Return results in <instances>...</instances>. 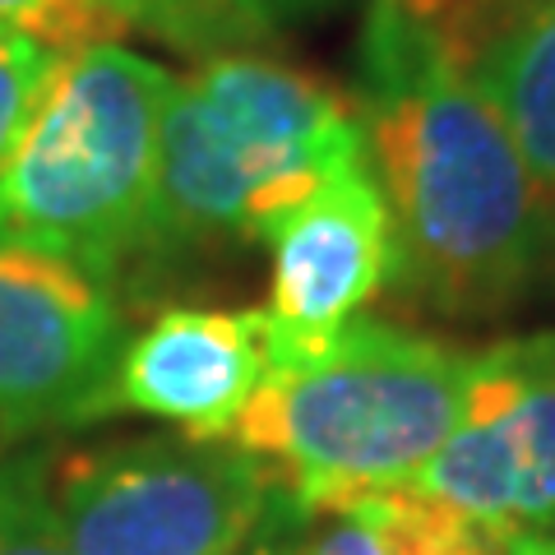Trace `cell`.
I'll use <instances>...</instances> for the list:
<instances>
[{"label": "cell", "instance_id": "6", "mask_svg": "<svg viewBox=\"0 0 555 555\" xmlns=\"http://www.w3.org/2000/svg\"><path fill=\"white\" fill-rule=\"evenodd\" d=\"M126 328L107 287L56 255L0 241V430L69 426L112 408Z\"/></svg>", "mask_w": 555, "mask_h": 555}, {"label": "cell", "instance_id": "1", "mask_svg": "<svg viewBox=\"0 0 555 555\" xmlns=\"http://www.w3.org/2000/svg\"><path fill=\"white\" fill-rule=\"evenodd\" d=\"M357 112L393 214V278L449 315L509 306L542 250L546 208L430 0H371Z\"/></svg>", "mask_w": 555, "mask_h": 555}, {"label": "cell", "instance_id": "14", "mask_svg": "<svg viewBox=\"0 0 555 555\" xmlns=\"http://www.w3.org/2000/svg\"><path fill=\"white\" fill-rule=\"evenodd\" d=\"M328 524L310 537L301 555H398V542L389 532V518L379 509V500L366 495L347 509L324 514Z\"/></svg>", "mask_w": 555, "mask_h": 555}, {"label": "cell", "instance_id": "17", "mask_svg": "<svg viewBox=\"0 0 555 555\" xmlns=\"http://www.w3.org/2000/svg\"><path fill=\"white\" fill-rule=\"evenodd\" d=\"M232 555H278V546L269 542V537H259V532H255L250 542H246V546H236Z\"/></svg>", "mask_w": 555, "mask_h": 555}, {"label": "cell", "instance_id": "5", "mask_svg": "<svg viewBox=\"0 0 555 555\" xmlns=\"http://www.w3.org/2000/svg\"><path fill=\"white\" fill-rule=\"evenodd\" d=\"M278 486L228 440H130L65 454L51 505L69 555H232Z\"/></svg>", "mask_w": 555, "mask_h": 555}, {"label": "cell", "instance_id": "7", "mask_svg": "<svg viewBox=\"0 0 555 555\" xmlns=\"http://www.w3.org/2000/svg\"><path fill=\"white\" fill-rule=\"evenodd\" d=\"M408 491L495 532H555V334L486 347L473 416Z\"/></svg>", "mask_w": 555, "mask_h": 555}, {"label": "cell", "instance_id": "2", "mask_svg": "<svg viewBox=\"0 0 555 555\" xmlns=\"http://www.w3.org/2000/svg\"><path fill=\"white\" fill-rule=\"evenodd\" d=\"M269 371L228 444L250 454L301 514L408 491L473 416L486 347L347 320L297 334L269 315Z\"/></svg>", "mask_w": 555, "mask_h": 555}, {"label": "cell", "instance_id": "12", "mask_svg": "<svg viewBox=\"0 0 555 555\" xmlns=\"http://www.w3.org/2000/svg\"><path fill=\"white\" fill-rule=\"evenodd\" d=\"M0 555H69L51 505V467L33 454L0 463Z\"/></svg>", "mask_w": 555, "mask_h": 555}, {"label": "cell", "instance_id": "16", "mask_svg": "<svg viewBox=\"0 0 555 555\" xmlns=\"http://www.w3.org/2000/svg\"><path fill=\"white\" fill-rule=\"evenodd\" d=\"M509 555H555V532H518L509 537Z\"/></svg>", "mask_w": 555, "mask_h": 555}, {"label": "cell", "instance_id": "9", "mask_svg": "<svg viewBox=\"0 0 555 555\" xmlns=\"http://www.w3.org/2000/svg\"><path fill=\"white\" fill-rule=\"evenodd\" d=\"M269 315L163 310L116 361L112 408L181 426L190 440H228L269 371Z\"/></svg>", "mask_w": 555, "mask_h": 555}, {"label": "cell", "instance_id": "11", "mask_svg": "<svg viewBox=\"0 0 555 555\" xmlns=\"http://www.w3.org/2000/svg\"><path fill=\"white\" fill-rule=\"evenodd\" d=\"M0 28L69 56L126 38L130 28L171 33V0H0Z\"/></svg>", "mask_w": 555, "mask_h": 555}, {"label": "cell", "instance_id": "10", "mask_svg": "<svg viewBox=\"0 0 555 555\" xmlns=\"http://www.w3.org/2000/svg\"><path fill=\"white\" fill-rule=\"evenodd\" d=\"M555 214V0H430Z\"/></svg>", "mask_w": 555, "mask_h": 555}, {"label": "cell", "instance_id": "15", "mask_svg": "<svg viewBox=\"0 0 555 555\" xmlns=\"http://www.w3.org/2000/svg\"><path fill=\"white\" fill-rule=\"evenodd\" d=\"M204 10V20L218 28H232V33H246V28H264L278 20H297V14H310L328 5V0H195Z\"/></svg>", "mask_w": 555, "mask_h": 555}, {"label": "cell", "instance_id": "3", "mask_svg": "<svg viewBox=\"0 0 555 555\" xmlns=\"http://www.w3.org/2000/svg\"><path fill=\"white\" fill-rule=\"evenodd\" d=\"M366 163L357 98L269 56H214L171 79L144 250L264 236L334 171Z\"/></svg>", "mask_w": 555, "mask_h": 555}, {"label": "cell", "instance_id": "8", "mask_svg": "<svg viewBox=\"0 0 555 555\" xmlns=\"http://www.w3.org/2000/svg\"><path fill=\"white\" fill-rule=\"evenodd\" d=\"M273 310L297 334H328L398 273V236L371 158L334 171L301 204L283 208L269 228Z\"/></svg>", "mask_w": 555, "mask_h": 555}, {"label": "cell", "instance_id": "4", "mask_svg": "<svg viewBox=\"0 0 555 555\" xmlns=\"http://www.w3.org/2000/svg\"><path fill=\"white\" fill-rule=\"evenodd\" d=\"M171 75L120 42L61 56L0 171V241L98 283L144 250Z\"/></svg>", "mask_w": 555, "mask_h": 555}, {"label": "cell", "instance_id": "13", "mask_svg": "<svg viewBox=\"0 0 555 555\" xmlns=\"http://www.w3.org/2000/svg\"><path fill=\"white\" fill-rule=\"evenodd\" d=\"M56 65H61V51L33 42L24 33L0 28V171L14 158V149H20Z\"/></svg>", "mask_w": 555, "mask_h": 555}]
</instances>
